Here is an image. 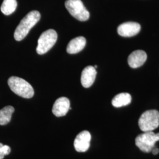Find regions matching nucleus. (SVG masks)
Returning a JSON list of instances; mask_svg holds the SVG:
<instances>
[{"mask_svg": "<svg viewBox=\"0 0 159 159\" xmlns=\"http://www.w3.org/2000/svg\"><path fill=\"white\" fill-rule=\"evenodd\" d=\"M141 30V26L135 22H126L120 24L117 28V33L120 36L131 37L138 34Z\"/></svg>", "mask_w": 159, "mask_h": 159, "instance_id": "obj_8", "label": "nucleus"}, {"mask_svg": "<svg viewBox=\"0 0 159 159\" xmlns=\"http://www.w3.org/2000/svg\"><path fill=\"white\" fill-rule=\"evenodd\" d=\"M2 147H3V144L0 143V159H4L5 156V154L4 153V152L2 150Z\"/></svg>", "mask_w": 159, "mask_h": 159, "instance_id": "obj_17", "label": "nucleus"}, {"mask_svg": "<svg viewBox=\"0 0 159 159\" xmlns=\"http://www.w3.org/2000/svg\"><path fill=\"white\" fill-rule=\"evenodd\" d=\"M131 102V96L129 93H122L116 95L112 100V105L119 108L129 105Z\"/></svg>", "mask_w": 159, "mask_h": 159, "instance_id": "obj_13", "label": "nucleus"}, {"mask_svg": "<svg viewBox=\"0 0 159 159\" xmlns=\"http://www.w3.org/2000/svg\"><path fill=\"white\" fill-rule=\"evenodd\" d=\"M57 40V34L55 30L50 29L44 31L38 40L37 52L40 55L47 52L56 44Z\"/></svg>", "mask_w": 159, "mask_h": 159, "instance_id": "obj_5", "label": "nucleus"}, {"mask_svg": "<svg viewBox=\"0 0 159 159\" xmlns=\"http://www.w3.org/2000/svg\"><path fill=\"white\" fill-rule=\"evenodd\" d=\"M65 6L70 14L80 21H85L89 19L90 13L81 0H66Z\"/></svg>", "mask_w": 159, "mask_h": 159, "instance_id": "obj_6", "label": "nucleus"}, {"mask_svg": "<svg viewBox=\"0 0 159 159\" xmlns=\"http://www.w3.org/2000/svg\"><path fill=\"white\" fill-rule=\"evenodd\" d=\"M147 57L148 56L145 51L143 50L133 51L128 57L129 65L131 68H138L146 62Z\"/></svg>", "mask_w": 159, "mask_h": 159, "instance_id": "obj_10", "label": "nucleus"}, {"mask_svg": "<svg viewBox=\"0 0 159 159\" xmlns=\"http://www.w3.org/2000/svg\"><path fill=\"white\" fill-rule=\"evenodd\" d=\"M86 44V40L83 37H78L71 40L67 47V51L73 54L78 53L83 50Z\"/></svg>", "mask_w": 159, "mask_h": 159, "instance_id": "obj_12", "label": "nucleus"}, {"mask_svg": "<svg viewBox=\"0 0 159 159\" xmlns=\"http://www.w3.org/2000/svg\"><path fill=\"white\" fill-rule=\"evenodd\" d=\"M94 68H97V65H96V66H94Z\"/></svg>", "mask_w": 159, "mask_h": 159, "instance_id": "obj_19", "label": "nucleus"}, {"mask_svg": "<svg viewBox=\"0 0 159 159\" xmlns=\"http://www.w3.org/2000/svg\"><path fill=\"white\" fill-rule=\"evenodd\" d=\"M159 141V133H154L153 131H146L139 134L135 139L137 147L145 153L152 152L155 144Z\"/></svg>", "mask_w": 159, "mask_h": 159, "instance_id": "obj_4", "label": "nucleus"}, {"mask_svg": "<svg viewBox=\"0 0 159 159\" xmlns=\"http://www.w3.org/2000/svg\"><path fill=\"white\" fill-rule=\"evenodd\" d=\"M2 150H3V152H4V153L5 154V156L9 154L11 152V148L7 145H3Z\"/></svg>", "mask_w": 159, "mask_h": 159, "instance_id": "obj_16", "label": "nucleus"}, {"mask_svg": "<svg viewBox=\"0 0 159 159\" xmlns=\"http://www.w3.org/2000/svg\"><path fill=\"white\" fill-rule=\"evenodd\" d=\"M152 152L154 155H157L159 153V150L157 148H153V149L152 150Z\"/></svg>", "mask_w": 159, "mask_h": 159, "instance_id": "obj_18", "label": "nucleus"}, {"mask_svg": "<svg viewBox=\"0 0 159 159\" xmlns=\"http://www.w3.org/2000/svg\"><path fill=\"white\" fill-rule=\"evenodd\" d=\"M70 107V100L67 97H62L58 98L52 107V113L56 117H62L66 115Z\"/></svg>", "mask_w": 159, "mask_h": 159, "instance_id": "obj_9", "label": "nucleus"}, {"mask_svg": "<svg viewBox=\"0 0 159 159\" xmlns=\"http://www.w3.org/2000/svg\"><path fill=\"white\" fill-rule=\"evenodd\" d=\"M17 7L16 0H4L1 7V11L6 16H9L16 11Z\"/></svg>", "mask_w": 159, "mask_h": 159, "instance_id": "obj_15", "label": "nucleus"}, {"mask_svg": "<svg viewBox=\"0 0 159 159\" xmlns=\"http://www.w3.org/2000/svg\"><path fill=\"white\" fill-rule=\"evenodd\" d=\"M10 89L18 96L25 98H32L34 94L33 87L25 80L18 77H11L8 80Z\"/></svg>", "mask_w": 159, "mask_h": 159, "instance_id": "obj_2", "label": "nucleus"}, {"mask_svg": "<svg viewBox=\"0 0 159 159\" xmlns=\"http://www.w3.org/2000/svg\"><path fill=\"white\" fill-rule=\"evenodd\" d=\"M97 71L96 68L93 66L86 67L82 71L81 77V83L84 88H89L94 83Z\"/></svg>", "mask_w": 159, "mask_h": 159, "instance_id": "obj_11", "label": "nucleus"}, {"mask_svg": "<svg viewBox=\"0 0 159 159\" xmlns=\"http://www.w3.org/2000/svg\"><path fill=\"white\" fill-rule=\"evenodd\" d=\"M14 112V108L11 106H6L0 110V125H6L9 123Z\"/></svg>", "mask_w": 159, "mask_h": 159, "instance_id": "obj_14", "label": "nucleus"}, {"mask_svg": "<svg viewBox=\"0 0 159 159\" xmlns=\"http://www.w3.org/2000/svg\"><path fill=\"white\" fill-rule=\"evenodd\" d=\"M41 18L38 11H32L28 13L20 21L14 32V39L17 41H21L29 34V31L38 23Z\"/></svg>", "mask_w": 159, "mask_h": 159, "instance_id": "obj_1", "label": "nucleus"}, {"mask_svg": "<svg viewBox=\"0 0 159 159\" xmlns=\"http://www.w3.org/2000/svg\"><path fill=\"white\" fill-rule=\"evenodd\" d=\"M139 125L141 130L152 131L159 126V112L150 110L144 112L139 120Z\"/></svg>", "mask_w": 159, "mask_h": 159, "instance_id": "obj_3", "label": "nucleus"}, {"mask_svg": "<svg viewBox=\"0 0 159 159\" xmlns=\"http://www.w3.org/2000/svg\"><path fill=\"white\" fill-rule=\"evenodd\" d=\"M91 134L88 131H83L76 136L74 140V146L78 152H85L90 148Z\"/></svg>", "mask_w": 159, "mask_h": 159, "instance_id": "obj_7", "label": "nucleus"}]
</instances>
